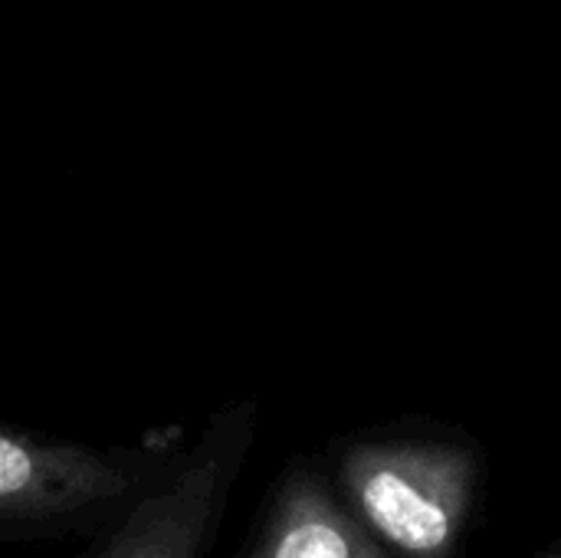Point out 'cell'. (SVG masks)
Wrapping results in <instances>:
<instances>
[{
  "instance_id": "4",
  "label": "cell",
  "mask_w": 561,
  "mask_h": 558,
  "mask_svg": "<svg viewBox=\"0 0 561 558\" xmlns=\"http://www.w3.org/2000/svg\"><path fill=\"white\" fill-rule=\"evenodd\" d=\"M240 558H394L355 516L329 474L289 460L273 480Z\"/></svg>"
},
{
  "instance_id": "2",
  "label": "cell",
  "mask_w": 561,
  "mask_h": 558,
  "mask_svg": "<svg viewBox=\"0 0 561 558\" xmlns=\"http://www.w3.org/2000/svg\"><path fill=\"white\" fill-rule=\"evenodd\" d=\"M168 464L0 428V546L92 539Z\"/></svg>"
},
{
  "instance_id": "1",
  "label": "cell",
  "mask_w": 561,
  "mask_h": 558,
  "mask_svg": "<svg viewBox=\"0 0 561 558\" xmlns=\"http://www.w3.org/2000/svg\"><path fill=\"white\" fill-rule=\"evenodd\" d=\"M477 454L457 441L371 437L335 457V487L355 516L401 558H450L463 536Z\"/></svg>"
},
{
  "instance_id": "3",
  "label": "cell",
  "mask_w": 561,
  "mask_h": 558,
  "mask_svg": "<svg viewBox=\"0 0 561 558\" xmlns=\"http://www.w3.org/2000/svg\"><path fill=\"white\" fill-rule=\"evenodd\" d=\"M253 441L250 408L220 414L201 441L145 487L79 558H207L224 529Z\"/></svg>"
},
{
  "instance_id": "5",
  "label": "cell",
  "mask_w": 561,
  "mask_h": 558,
  "mask_svg": "<svg viewBox=\"0 0 561 558\" xmlns=\"http://www.w3.org/2000/svg\"><path fill=\"white\" fill-rule=\"evenodd\" d=\"M542 558H561V543L552 549V553H549V556H542Z\"/></svg>"
}]
</instances>
